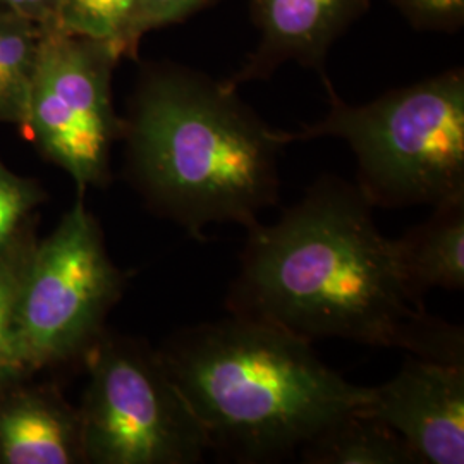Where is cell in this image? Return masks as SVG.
<instances>
[{
    "label": "cell",
    "mask_w": 464,
    "mask_h": 464,
    "mask_svg": "<svg viewBox=\"0 0 464 464\" xmlns=\"http://www.w3.org/2000/svg\"><path fill=\"white\" fill-rule=\"evenodd\" d=\"M373 210L356 183L318 178L274 224L246 229L227 312L308 343L344 339L464 366L463 327L410 291Z\"/></svg>",
    "instance_id": "cell-1"
},
{
    "label": "cell",
    "mask_w": 464,
    "mask_h": 464,
    "mask_svg": "<svg viewBox=\"0 0 464 464\" xmlns=\"http://www.w3.org/2000/svg\"><path fill=\"white\" fill-rule=\"evenodd\" d=\"M122 124L136 183L193 239L203 241L210 224L249 229L279 203L287 133L262 121L229 82L150 64Z\"/></svg>",
    "instance_id": "cell-2"
},
{
    "label": "cell",
    "mask_w": 464,
    "mask_h": 464,
    "mask_svg": "<svg viewBox=\"0 0 464 464\" xmlns=\"http://www.w3.org/2000/svg\"><path fill=\"white\" fill-rule=\"evenodd\" d=\"M160 358L208 450L234 463L282 461L370 398V387L334 372L312 343L231 314L179 332Z\"/></svg>",
    "instance_id": "cell-3"
},
{
    "label": "cell",
    "mask_w": 464,
    "mask_h": 464,
    "mask_svg": "<svg viewBox=\"0 0 464 464\" xmlns=\"http://www.w3.org/2000/svg\"><path fill=\"white\" fill-rule=\"evenodd\" d=\"M329 112L289 143L335 138L356 159V186L373 208L437 207L464 198V72L454 67L423 82L351 105L324 84Z\"/></svg>",
    "instance_id": "cell-4"
},
{
    "label": "cell",
    "mask_w": 464,
    "mask_h": 464,
    "mask_svg": "<svg viewBox=\"0 0 464 464\" xmlns=\"http://www.w3.org/2000/svg\"><path fill=\"white\" fill-rule=\"evenodd\" d=\"M121 276L83 203L64 217L23 277L9 363L42 365L86 344L114 303Z\"/></svg>",
    "instance_id": "cell-5"
},
{
    "label": "cell",
    "mask_w": 464,
    "mask_h": 464,
    "mask_svg": "<svg viewBox=\"0 0 464 464\" xmlns=\"http://www.w3.org/2000/svg\"><path fill=\"white\" fill-rule=\"evenodd\" d=\"M83 416L90 458L111 464H195L208 450L198 420L162 358L105 344L92 366Z\"/></svg>",
    "instance_id": "cell-6"
},
{
    "label": "cell",
    "mask_w": 464,
    "mask_h": 464,
    "mask_svg": "<svg viewBox=\"0 0 464 464\" xmlns=\"http://www.w3.org/2000/svg\"><path fill=\"white\" fill-rule=\"evenodd\" d=\"M121 59L107 42L44 32L24 126L80 186L105 179L111 145L122 134L111 93Z\"/></svg>",
    "instance_id": "cell-7"
},
{
    "label": "cell",
    "mask_w": 464,
    "mask_h": 464,
    "mask_svg": "<svg viewBox=\"0 0 464 464\" xmlns=\"http://www.w3.org/2000/svg\"><path fill=\"white\" fill-rule=\"evenodd\" d=\"M396 431L416 464L464 463V366L410 356L362 408Z\"/></svg>",
    "instance_id": "cell-8"
},
{
    "label": "cell",
    "mask_w": 464,
    "mask_h": 464,
    "mask_svg": "<svg viewBox=\"0 0 464 464\" xmlns=\"http://www.w3.org/2000/svg\"><path fill=\"white\" fill-rule=\"evenodd\" d=\"M258 44L232 86L270 78L285 63L315 69L324 84L325 59L337 38L365 14L370 0H248Z\"/></svg>",
    "instance_id": "cell-9"
},
{
    "label": "cell",
    "mask_w": 464,
    "mask_h": 464,
    "mask_svg": "<svg viewBox=\"0 0 464 464\" xmlns=\"http://www.w3.org/2000/svg\"><path fill=\"white\" fill-rule=\"evenodd\" d=\"M431 208L429 218L392 239L402 279L421 299L433 287H464V198Z\"/></svg>",
    "instance_id": "cell-10"
},
{
    "label": "cell",
    "mask_w": 464,
    "mask_h": 464,
    "mask_svg": "<svg viewBox=\"0 0 464 464\" xmlns=\"http://www.w3.org/2000/svg\"><path fill=\"white\" fill-rule=\"evenodd\" d=\"M298 452L306 464H416L398 433L362 408L334 420Z\"/></svg>",
    "instance_id": "cell-11"
},
{
    "label": "cell",
    "mask_w": 464,
    "mask_h": 464,
    "mask_svg": "<svg viewBox=\"0 0 464 464\" xmlns=\"http://www.w3.org/2000/svg\"><path fill=\"white\" fill-rule=\"evenodd\" d=\"M0 446L11 464H66L72 461V433L66 423L34 404L0 415Z\"/></svg>",
    "instance_id": "cell-12"
},
{
    "label": "cell",
    "mask_w": 464,
    "mask_h": 464,
    "mask_svg": "<svg viewBox=\"0 0 464 464\" xmlns=\"http://www.w3.org/2000/svg\"><path fill=\"white\" fill-rule=\"evenodd\" d=\"M42 38L34 21L0 13V121L24 126Z\"/></svg>",
    "instance_id": "cell-13"
},
{
    "label": "cell",
    "mask_w": 464,
    "mask_h": 464,
    "mask_svg": "<svg viewBox=\"0 0 464 464\" xmlns=\"http://www.w3.org/2000/svg\"><path fill=\"white\" fill-rule=\"evenodd\" d=\"M136 0H57L50 32L111 44L128 57V32Z\"/></svg>",
    "instance_id": "cell-14"
},
{
    "label": "cell",
    "mask_w": 464,
    "mask_h": 464,
    "mask_svg": "<svg viewBox=\"0 0 464 464\" xmlns=\"http://www.w3.org/2000/svg\"><path fill=\"white\" fill-rule=\"evenodd\" d=\"M214 2L216 0H136L126 44L128 57H136L140 42L145 34L181 23Z\"/></svg>",
    "instance_id": "cell-15"
},
{
    "label": "cell",
    "mask_w": 464,
    "mask_h": 464,
    "mask_svg": "<svg viewBox=\"0 0 464 464\" xmlns=\"http://www.w3.org/2000/svg\"><path fill=\"white\" fill-rule=\"evenodd\" d=\"M402 16L420 30H459L464 21V0H391Z\"/></svg>",
    "instance_id": "cell-16"
},
{
    "label": "cell",
    "mask_w": 464,
    "mask_h": 464,
    "mask_svg": "<svg viewBox=\"0 0 464 464\" xmlns=\"http://www.w3.org/2000/svg\"><path fill=\"white\" fill-rule=\"evenodd\" d=\"M23 277L16 258L0 260V366L9 363V337Z\"/></svg>",
    "instance_id": "cell-17"
},
{
    "label": "cell",
    "mask_w": 464,
    "mask_h": 464,
    "mask_svg": "<svg viewBox=\"0 0 464 464\" xmlns=\"http://www.w3.org/2000/svg\"><path fill=\"white\" fill-rule=\"evenodd\" d=\"M57 0H0V13L26 17L50 32Z\"/></svg>",
    "instance_id": "cell-18"
},
{
    "label": "cell",
    "mask_w": 464,
    "mask_h": 464,
    "mask_svg": "<svg viewBox=\"0 0 464 464\" xmlns=\"http://www.w3.org/2000/svg\"><path fill=\"white\" fill-rule=\"evenodd\" d=\"M24 193L26 191L21 186L13 195L0 201V246L5 243V239L14 229L19 217L24 212V207H26Z\"/></svg>",
    "instance_id": "cell-19"
}]
</instances>
